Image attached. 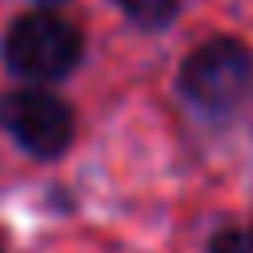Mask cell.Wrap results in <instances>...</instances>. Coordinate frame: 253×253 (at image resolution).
<instances>
[{
	"label": "cell",
	"mask_w": 253,
	"mask_h": 253,
	"mask_svg": "<svg viewBox=\"0 0 253 253\" xmlns=\"http://www.w3.org/2000/svg\"><path fill=\"white\" fill-rule=\"evenodd\" d=\"M178 91L206 115H233L253 95V51L233 36L198 43L178 67Z\"/></svg>",
	"instance_id": "cell-1"
},
{
	"label": "cell",
	"mask_w": 253,
	"mask_h": 253,
	"mask_svg": "<svg viewBox=\"0 0 253 253\" xmlns=\"http://www.w3.org/2000/svg\"><path fill=\"white\" fill-rule=\"evenodd\" d=\"M79 59H83V32L51 8L24 12L4 32V63L20 79L51 83L75 71Z\"/></svg>",
	"instance_id": "cell-2"
},
{
	"label": "cell",
	"mask_w": 253,
	"mask_h": 253,
	"mask_svg": "<svg viewBox=\"0 0 253 253\" xmlns=\"http://www.w3.org/2000/svg\"><path fill=\"white\" fill-rule=\"evenodd\" d=\"M0 119L8 126V134L16 138L20 150H28L32 158H59L71 138H75V115L71 107L43 91V87H20L4 99Z\"/></svg>",
	"instance_id": "cell-3"
},
{
	"label": "cell",
	"mask_w": 253,
	"mask_h": 253,
	"mask_svg": "<svg viewBox=\"0 0 253 253\" xmlns=\"http://www.w3.org/2000/svg\"><path fill=\"white\" fill-rule=\"evenodd\" d=\"M126 20H134L138 28H166L174 16H178V4L182 0H115Z\"/></svg>",
	"instance_id": "cell-4"
},
{
	"label": "cell",
	"mask_w": 253,
	"mask_h": 253,
	"mask_svg": "<svg viewBox=\"0 0 253 253\" xmlns=\"http://www.w3.org/2000/svg\"><path fill=\"white\" fill-rule=\"evenodd\" d=\"M210 253H253V233L249 229H221L213 237Z\"/></svg>",
	"instance_id": "cell-5"
},
{
	"label": "cell",
	"mask_w": 253,
	"mask_h": 253,
	"mask_svg": "<svg viewBox=\"0 0 253 253\" xmlns=\"http://www.w3.org/2000/svg\"><path fill=\"white\" fill-rule=\"evenodd\" d=\"M40 4H63V0H40Z\"/></svg>",
	"instance_id": "cell-6"
},
{
	"label": "cell",
	"mask_w": 253,
	"mask_h": 253,
	"mask_svg": "<svg viewBox=\"0 0 253 253\" xmlns=\"http://www.w3.org/2000/svg\"><path fill=\"white\" fill-rule=\"evenodd\" d=\"M0 253H4V249H0Z\"/></svg>",
	"instance_id": "cell-7"
}]
</instances>
